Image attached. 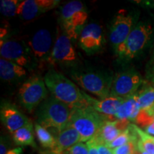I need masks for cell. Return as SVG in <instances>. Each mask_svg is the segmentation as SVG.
<instances>
[{
  "instance_id": "1",
  "label": "cell",
  "mask_w": 154,
  "mask_h": 154,
  "mask_svg": "<svg viewBox=\"0 0 154 154\" xmlns=\"http://www.w3.org/2000/svg\"><path fill=\"white\" fill-rule=\"evenodd\" d=\"M46 86L51 96L71 108H80L89 105L86 94L62 74L51 69L44 77Z\"/></svg>"
},
{
  "instance_id": "2",
  "label": "cell",
  "mask_w": 154,
  "mask_h": 154,
  "mask_svg": "<svg viewBox=\"0 0 154 154\" xmlns=\"http://www.w3.org/2000/svg\"><path fill=\"white\" fill-rule=\"evenodd\" d=\"M72 108L52 96L44 101L37 113V122L46 128H54L59 133L69 124Z\"/></svg>"
},
{
  "instance_id": "3",
  "label": "cell",
  "mask_w": 154,
  "mask_h": 154,
  "mask_svg": "<svg viewBox=\"0 0 154 154\" xmlns=\"http://www.w3.org/2000/svg\"><path fill=\"white\" fill-rule=\"evenodd\" d=\"M105 116L97 112L91 106L74 108L68 126L75 128L81 136V142H87L98 134L103 123Z\"/></svg>"
},
{
  "instance_id": "4",
  "label": "cell",
  "mask_w": 154,
  "mask_h": 154,
  "mask_svg": "<svg viewBox=\"0 0 154 154\" xmlns=\"http://www.w3.org/2000/svg\"><path fill=\"white\" fill-rule=\"evenodd\" d=\"M153 27L149 23L140 22L133 29L124 43L116 51L124 59H131L143 51L151 39Z\"/></svg>"
},
{
  "instance_id": "5",
  "label": "cell",
  "mask_w": 154,
  "mask_h": 154,
  "mask_svg": "<svg viewBox=\"0 0 154 154\" xmlns=\"http://www.w3.org/2000/svg\"><path fill=\"white\" fill-rule=\"evenodd\" d=\"M88 13L84 4L78 0H73L61 8V22L65 34L72 39H76L78 31L85 24Z\"/></svg>"
},
{
  "instance_id": "6",
  "label": "cell",
  "mask_w": 154,
  "mask_h": 154,
  "mask_svg": "<svg viewBox=\"0 0 154 154\" xmlns=\"http://www.w3.org/2000/svg\"><path fill=\"white\" fill-rule=\"evenodd\" d=\"M47 90L44 78L39 76L31 77L19 88V102L26 111L32 112L42 101H45Z\"/></svg>"
},
{
  "instance_id": "7",
  "label": "cell",
  "mask_w": 154,
  "mask_h": 154,
  "mask_svg": "<svg viewBox=\"0 0 154 154\" xmlns=\"http://www.w3.org/2000/svg\"><path fill=\"white\" fill-rule=\"evenodd\" d=\"M72 79L84 90L98 96L101 99L110 95L112 79L95 72L74 73Z\"/></svg>"
},
{
  "instance_id": "8",
  "label": "cell",
  "mask_w": 154,
  "mask_h": 154,
  "mask_svg": "<svg viewBox=\"0 0 154 154\" xmlns=\"http://www.w3.org/2000/svg\"><path fill=\"white\" fill-rule=\"evenodd\" d=\"M142 83V78L134 70L118 73L112 79L109 96L121 98L134 96Z\"/></svg>"
},
{
  "instance_id": "9",
  "label": "cell",
  "mask_w": 154,
  "mask_h": 154,
  "mask_svg": "<svg viewBox=\"0 0 154 154\" xmlns=\"http://www.w3.org/2000/svg\"><path fill=\"white\" fill-rule=\"evenodd\" d=\"M29 48L36 62L44 65L49 62L52 51V37L47 29L36 32L29 42Z\"/></svg>"
},
{
  "instance_id": "10",
  "label": "cell",
  "mask_w": 154,
  "mask_h": 154,
  "mask_svg": "<svg viewBox=\"0 0 154 154\" xmlns=\"http://www.w3.org/2000/svg\"><path fill=\"white\" fill-rule=\"evenodd\" d=\"M133 29V17L126 11L121 10L113 19L110 31V41L115 51L124 43Z\"/></svg>"
},
{
  "instance_id": "11",
  "label": "cell",
  "mask_w": 154,
  "mask_h": 154,
  "mask_svg": "<svg viewBox=\"0 0 154 154\" xmlns=\"http://www.w3.org/2000/svg\"><path fill=\"white\" fill-rule=\"evenodd\" d=\"M59 0H24L19 5L18 16L22 20L32 21L57 7Z\"/></svg>"
},
{
  "instance_id": "12",
  "label": "cell",
  "mask_w": 154,
  "mask_h": 154,
  "mask_svg": "<svg viewBox=\"0 0 154 154\" xmlns=\"http://www.w3.org/2000/svg\"><path fill=\"white\" fill-rule=\"evenodd\" d=\"M72 38L66 34L59 36L53 46L49 63H72L76 61V54L73 47Z\"/></svg>"
},
{
  "instance_id": "13",
  "label": "cell",
  "mask_w": 154,
  "mask_h": 154,
  "mask_svg": "<svg viewBox=\"0 0 154 154\" xmlns=\"http://www.w3.org/2000/svg\"><path fill=\"white\" fill-rule=\"evenodd\" d=\"M0 54L1 58L12 61L22 67L28 66L32 60L26 49L14 40H1Z\"/></svg>"
},
{
  "instance_id": "14",
  "label": "cell",
  "mask_w": 154,
  "mask_h": 154,
  "mask_svg": "<svg viewBox=\"0 0 154 154\" xmlns=\"http://www.w3.org/2000/svg\"><path fill=\"white\" fill-rule=\"evenodd\" d=\"M103 44V33L99 24L91 23L82 29L79 36V45L88 54L96 52Z\"/></svg>"
},
{
  "instance_id": "15",
  "label": "cell",
  "mask_w": 154,
  "mask_h": 154,
  "mask_svg": "<svg viewBox=\"0 0 154 154\" xmlns=\"http://www.w3.org/2000/svg\"><path fill=\"white\" fill-rule=\"evenodd\" d=\"M0 116L2 122L11 134L31 123V121L24 113L14 105L9 103L2 104Z\"/></svg>"
},
{
  "instance_id": "16",
  "label": "cell",
  "mask_w": 154,
  "mask_h": 154,
  "mask_svg": "<svg viewBox=\"0 0 154 154\" xmlns=\"http://www.w3.org/2000/svg\"><path fill=\"white\" fill-rule=\"evenodd\" d=\"M129 125L128 120L112 121L107 119L93 138L108 145L126 130Z\"/></svg>"
},
{
  "instance_id": "17",
  "label": "cell",
  "mask_w": 154,
  "mask_h": 154,
  "mask_svg": "<svg viewBox=\"0 0 154 154\" xmlns=\"http://www.w3.org/2000/svg\"><path fill=\"white\" fill-rule=\"evenodd\" d=\"M86 97L89 105L94 110L105 116H115L116 113L119 111V108L124 103L126 98L117 97V96H109L107 98L96 100L86 94Z\"/></svg>"
},
{
  "instance_id": "18",
  "label": "cell",
  "mask_w": 154,
  "mask_h": 154,
  "mask_svg": "<svg viewBox=\"0 0 154 154\" xmlns=\"http://www.w3.org/2000/svg\"><path fill=\"white\" fill-rule=\"evenodd\" d=\"M57 146L51 151L54 154H61L69 148L81 142V136L78 131L72 126H67L66 128L58 133Z\"/></svg>"
},
{
  "instance_id": "19",
  "label": "cell",
  "mask_w": 154,
  "mask_h": 154,
  "mask_svg": "<svg viewBox=\"0 0 154 154\" xmlns=\"http://www.w3.org/2000/svg\"><path fill=\"white\" fill-rule=\"evenodd\" d=\"M140 112V109L137 96L135 94L134 96L126 98L114 117L117 120H128L136 122Z\"/></svg>"
},
{
  "instance_id": "20",
  "label": "cell",
  "mask_w": 154,
  "mask_h": 154,
  "mask_svg": "<svg viewBox=\"0 0 154 154\" xmlns=\"http://www.w3.org/2000/svg\"><path fill=\"white\" fill-rule=\"evenodd\" d=\"M24 67L7 59H0V77L5 82H14L26 76Z\"/></svg>"
},
{
  "instance_id": "21",
  "label": "cell",
  "mask_w": 154,
  "mask_h": 154,
  "mask_svg": "<svg viewBox=\"0 0 154 154\" xmlns=\"http://www.w3.org/2000/svg\"><path fill=\"white\" fill-rule=\"evenodd\" d=\"M140 111L154 117V86L145 88L136 94Z\"/></svg>"
},
{
  "instance_id": "22",
  "label": "cell",
  "mask_w": 154,
  "mask_h": 154,
  "mask_svg": "<svg viewBox=\"0 0 154 154\" xmlns=\"http://www.w3.org/2000/svg\"><path fill=\"white\" fill-rule=\"evenodd\" d=\"M12 134L14 143L18 146H30L36 147L34 136L33 124L31 122L26 126L19 128Z\"/></svg>"
},
{
  "instance_id": "23",
  "label": "cell",
  "mask_w": 154,
  "mask_h": 154,
  "mask_svg": "<svg viewBox=\"0 0 154 154\" xmlns=\"http://www.w3.org/2000/svg\"><path fill=\"white\" fill-rule=\"evenodd\" d=\"M34 131L38 142L43 147L50 149L51 151L55 149L57 146V140L47 128L38 123H36L34 125Z\"/></svg>"
},
{
  "instance_id": "24",
  "label": "cell",
  "mask_w": 154,
  "mask_h": 154,
  "mask_svg": "<svg viewBox=\"0 0 154 154\" xmlns=\"http://www.w3.org/2000/svg\"><path fill=\"white\" fill-rule=\"evenodd\" d=\"M133 130L137 134L138 140L141 143L142 146L149 154H154V143L151 138V135L146 133L135 124H131Z\"/></svg>"
},
{
  "instance_id": "25",
  "label": "cell",
  "mask_w": 154,
  "mask_h": 154,
  "mask_svg": "<svg viewBox=\"0 0 154 154\" xmlns=\"http://www.w3.org/2000/svg\"><path fill=\"white\" fill-rule=\"evenodd\" d=\"M21 2L22 1L19 0H1L0 11L4 16L7 17L17 16Z\"/></svg>"
},
{
  "instance_id": "26",
  "label": "cell",
  "mask_w": 154,
  "mask_h": 154,
  "mask_svg": "<svg viewBox=\"0 0 154 154\" xmlns=\"http://www.w3.org/2000/svg\"><path fill=\"white\" fill-rule=\"evenodd\" d=\"M138 137L131 140L124 145L115 148L113 150V154H133L137 148Z\"/></svg>"
},
{
  "instance_id": "27",
  "label": "cell",
  "mask_w": 154,
  "mask_h": 154,
  "mask_svg": "<svg viewBox=\"0 0 154 154\" xmlns=\"http://www.w3.org/2000/svg\"><path fill=\"white\" fill-rule=\"evenodd\" d=\"M61 154H88V147L85 143L79 142L69 148Z\"/></svg>"
},
{
  "instance_id": "28",
  "label": "cell",
  "mask_w": 154,
  "mask_h": 154,
  "mask_svg": "<svg viewBox=\"0 0 154 154\" xmlns=\"http://www.w3.org/2000/svg\"><path fill=\"white\" fill-rule=\"evenodd\" d=\"M95 142L96 146L97 148L98 151H99V154H113V150L109 148L106 144L101 143V142L98 141L94 139V138H92Z\"/></svg>"
},
{
  "instance_id": "29",
  "label": "cell",
  "mask_w": 154,
  "mask_h": 154,
  "mask_svg": "<svg viewBox=\"0 0 154 154\" xmlns=\"http://www.w3.org/2000/svg\"><path fill=\"white\" fill-rule=\"evenodd\" d=\"M146 77L148 79L154 83V49L151 61L146 68Z\"/></svg>"
},
{
  "instance_id": "30",
  "label": "cell",
  "mask_w": 154,
  "mask_h": 154,
  "mask_svg": "<svg viewBox=\"0 0 154 154\" xmlns=\"http://www.w3.org/2000/svg\"><path fill=\"white\" fill-rule=\"evenodd\" d=\"M86 144L88 147V154H99L96 146L95 142L93 139L88 140L87 142H86Z\"/></svg>"
},
{
  "instance_id": "31",
  "label": "cell",
  "mask_w": 154,
  "mask_h": 154,
  "mask_svg": "<svg viewBox=\"0 0 154 154\" xmlns=\"http://www.w3.org/2000/svg\"><path fill=\"white\" fill-rule=\"evenodd\" d=\"M9 151H7V145L5 141L1 138V144H0V154H6Z\"/></svg>"
},
{
  "instance_id": "32",
  "label": "cell",
  "mask_w": 154,
  "mask_h": 154,
  "mask_svg": "<svg viewBox=\"0 0 154 154\" xmlns=\"http://www.w3.org/2000/svg\"><path fill=\"white\" fill-rule=\"evenodd\" d=\"M146 134L149 135H154V123L149 124V126L145 127V131H144Z\"/></svg>"
},
{
  "instance_id": "33",
  "label": "cell",
  "mask_w": 154,
  "mask_h": 154,
  "mask_svg": "<svg viewBox=\"0 0 154 154\" xmlns=\"http://www.w3.org/2000/svg\"><path fill=\"white\" fill-rule=\"evenodd\" d=\"M23 151L22 147H17L15 149H13L7 152L6 154H22Z\"/></svg>"
},
{
  "instance_id": "34",
  "label": "cell",
  "mask_w": 154,
  "mask_h": 154,
  "mask_svg": "<svg viewBox=\"0 0 154 154\" xmlns=\"http://www.w3.org/2000/svg\"><path fill=\"white\" fill-rule=\"evenodd\" d=\"M137 148H138V149L139 150L140 154H149L147 151H146L145 150H144L143 146H142L141 143H140V142L139 141V140L138 139V142H137Z\"/></svg>"
},
{
  "instance_id": "35",
  "label": "cell",
  "mask_w": 154,
  "mask_h": 154,
  "mask_svg": "<svg viewBox=\"0 0 154 154\" xmlns=\"http://www.w3.org/2000/svg\"><path fill=\"white\" fill-rule=\"evenodd\" d=\"M145 4L146 5H149L151 7H153L154 8V1H147L145 2Z\"/></svg>"
},
{
  "instance_id": "36",
  "label": "cell",
  "mask_w": 154,
  "mask_h": 154,
  "mask_svg": "<svg viewBox=\"0 0 154 154\" xmlns=\"http://www.w3.org/2000/svg\"><path fill=\"white\" fill-rule=\"evenodd\" d=\"M133 154H140L139 150L138 149V148H136V149L135 150V151L134 152V153H133Z\"/></svg>"
},
{
  "instance_id": "37",
  "label": "cell",
  "mask_w": 154,
  "mask_h": 154,
  "mask_svg": "<svg viewBox=\"0 0 154 154\" xmlns=\"http://www.w3.org/2000/svg\"><path fill=\"white\" fill-rule=\"evenodd\" d=\"M151 140H153V143H154V136H151Z\"/></svg>"
},
{
  "instance_id": "38",
  "label": "cell",
  "mask_w": 154,
  "mask_h": 154,
  "mask_svg": "<svg viewBox=\"0 0 154 154\" xmlns=\"http://www.w3.org/2000/svg\"><path fill=\"white\" fill-rule=\"evenodd\" d=\"M153 123H154V118H153Z\"/></svg>"
},
{
  "instance_id": "39",
  "label": "cell",
  "mask_w": 154,
  "mask_h": 154,
  "mask_svg": "<svg viewBox=\"0 0 154 154\" xmlns=\"http://www.w3.org/2000/svg\"></svg>"
}]
</instances>
